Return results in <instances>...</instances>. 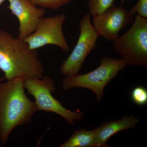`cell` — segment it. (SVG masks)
<instances>
[{
	"mask_svg": "<svg viewBox=\"0 0 147 147\" xmlns=\"http://www.w3.org/2000/svg\"><path fill=\"white\" fill-rule=\"evenodd\" d=\"M24 79L0 82V143H7L16 127L31 123L34 115L38 112L34 101L27 97Z\"/></svg>",
	"mask_w": 147,
	"mask_h": 147,
	"instance_id": "cell-1",
	"label": "cell"
},
{
	"mask_svg": "<svg viewBox=\"0 0 147 147\" xmlns=\"http://www.w3.org/2000/svg\"><path fill=\"white\" fill-rule=\"evenodd\" d=\"M0 69L7 81L44 76V67L36 50L30 49L24 40L1 29Z\"/></svg>",
	"mask_w": 147,
	"mask_h": 147,
	"instance_id": "cell-2",
	"label": "cell"
},
{
	"mask_svg": "<svg viewBox=\"0 0 147 147\" xmlns=\"http://www.w3.org/2000/svg\"><path fill=\"white\" fill-rule=\"evenodd\" d=\"M126 65L121 59L103 57L100 65L93 71L66 76L63 81L62 89L66 91L74 88H85L93 92L96 99L100 100L103 97L105 87L118 76L119 72L123 70Z\"/></svg>",
	"mask_w": 147,
	"mask_h": 147,
	"instance_id": "cell-3",
	"label": "cell"
},
{
	"mask_svg": "<svg viewBox=\"0 0 147 147\" xmlns=\"http://www.w3.org/2000/svg\"><path fill=\"white\" fill-rule=\"evenodd\" d=\"M113 42L114 51L126 65L147 67V19L137 15L129 30Z\"/></svg>",
	"mask_w": 147,
	"mask_h": 147,
	"instance_id": "cell-4",
	"label": "cell"
},
{
	"mask_svg": "<svg viewBox=\"0 0 147 147\" xmlns=\"http://www.w3.org/2000/svg\"><path fill=\"white\" fill-rule=\"evenodd\" d=\"M24 87L35 99L38 110L55 113L64 119L69 124L74 125L83 118L82 111L74 112L66 109L53 94L56 91L55 82L50 76L42 78H26L24 80Z\"/></svg>",
	"mask_w": 147,
	"mask_h": 147,
	"instance_id": "cell-5",
	"label": "cell"
},
{
	"mask_svg": "<svg viewBox=\"0 0 147 147\" xmlns=\"http://www.w3.org/2000/svg\"><path fill=\"white\" fill-rule=\"evenodd\" d=\"M91 16L87 13L79 23L80 34L71 54L62 63L60 72L64 76L79 73L87 57L96 46L98 34L92 24Z\"/></svg>",
	"mask_w": 147,
	"mask_h": 147,
	"instance_id": "cell-6",
	"label": "cell"
},
{
	"mask_svg": "<svg viewBox=\"0 0 147 147\" xmlns=\"http://www.w3.org/2000/svg\"><path fill=\"white\" fill-rule=\"evenodd\" d=\"M65 19L63 13L42 17L36 30L24 40L32 50H36L45 45H52L60 47L63 52H68L70 47L63 30Z\"/></svg>",
	"mask_w": 147,
	"mask_h": 147,
	"instance_id": "cell-7",
	"label": "cell"
},
{
	"mask_svg": "<svg viewBox=\"0 0 147 147\" xmlns=\"http://www.w3.org/2000/svg\"><path fill=\"white\" fill-rule=\"evenodd\" d=\"M92 16V24L98 36L112 42L119 36L120 32L134 21L126 9L114 5L103 13Z\"/></svg>",
	"mask_w": 147,
	"mask_h": 147,
	"instance_id": "cell-8",
	"label": "cell"
},
{
	"mask_svg": "<svg viewBox=\"0 0 147 147\" xmlns=\"http://www.w3.org/2000/svg\"><path fill=\"white\" fill-rule=\"evenodd\" d=\"M7 1L8 8L19 22L18 38L24 40L36 30L45 14V9L38 7L29 0Z\"/></svg>",
	"mask_w": 147,
	"mask_h": 147,
	"instance_id": "cell-9",
	"label": "cell"
},
{
	"mask_svg": "<svg viewBox=\"0 0 147 147\" xmlns=\"http://www.w3.org/2000/svg\"><path fill=\"white\" fill-rule=\"evenodd\" d=\"M139 120L134 115L123 116L121 119L106 121L94 129L95 136V147H110L107 144L110 137L121 131L133 128L139 123Z\"/></svg>",
	"mask_w": 147,
	"mask_h": 147,
	"instance_id": "cell-10",
	"label": "cell"
},
{
	"mask_svg": "<svg viewBox=\"0 0 147 147\" xmlns=\"http://www.w3.org/2000/svg\"><path fill=\"white\" fill-rule=\"evenodd\" d=\"M59 147H95L94 130H88L84 129H78Z\"/></svg>",
	"mask_w": 147,
	"mask_h": 147,
	"instance_id": "cell-11",
	"label": "cell"
},
{
	"mask_svg": "<svg viewBox=\"0 0 147 147\" xmlns=\"http://www.w3.org/2000/svg\"><path fill=\"white\" fill-rule=\"evenodd\" d=\"M114 0H88L89 12L93 16L103 13L113 5Z\"/></svg>",
	"mask_w": 147,
	"mask_h": 147,
	"instance_id": "cell-12",
	"label": "cell"
},
{
	"mask_svg": "<svg viewBox=\"0 0 147 147\" xmlns=\"http://www.w3.org/2000/svg\"><path fill=\"white\" fill-rule=\"evenodd\" d=\"M34 5L43 9L57 11L61 7L70 3L72 0H29Z\"/></svg>",
	"mask_w": 147,
	"mask_h": 147,
	"instance_id": "cell-13",
	"label": "cell"
},
{
	"mask_svg": "<svg viewBox=\"0 0 147 147\" xmlns=\"http://www.w3.org/2000/svg\"><path fill=\"white\" fill-rule=\"evenodd\" d=\"M130 98L131 101L138 106H143L147 103V90L144 87L137 86L131 91Z\"/></svg>",
	"mask_w": 147,
	"mask_h": 147,
	"instance_id": "cell-14",
	"label": "cell"
},
{
	"mask_svg": "<svg viewBox=\"0 0 147 147\" xmlns=\"http://www.w3.org/2000/svg\"><path fill=\"white\" fill-rule=\"evenodd\" d=\"M129 13L133 16L135 13L142 18H147V0H139L137 4L130 9Z\"/></svg>",
	"mask_w": 147,
	"mask_h": 147,
	"instance_id": "cell-15",
	"label": "cell"
},
{
	"mask_svg": "<svg viewBox=\"0 0 147 147\" xmlns=\"http://www.w3.org/2000/svg\"><path fill=\"white\" fill-rule=\"evenodd\" d=\"M125 1H126V0H121V4L123 5L124 3L125 2Z\"/></svg>",
	"mask_w": 147,
	"mask_h": 147,
	"instance_id": "cell-16",
	"label": "cell"
},
{
	"mask_svg": "<svg viewBox=\"0 0 147 147\" xmlns=\"http://www.w3.org/2000/svg\"><path fill=\"white\" fill-rule=\"evenodd\" d=\"M5 1V0H0V5H1L2 4V3Z\"/></svg>",
	"mask_w": 147,
	"mask_h": 147,
	"instance_id": "cell-17",
	"label": "cell"
},
{
	"mask_svg": "<svg viewBox=\"0 0 147 147\" xmlns=\"http://www.w3.org/2000/svg\"><path fill=\"white\" fill-rule=\"evenodd\" d=\"M1 79H0V82H1Z\"/></svg>",
	"mask_w": 147,
	"mask_h": 147,
	"instance_id": "cell-18",
	"label": "cell"
}]
</instances>
